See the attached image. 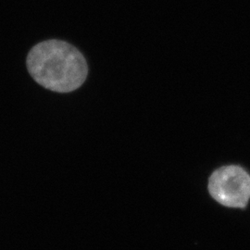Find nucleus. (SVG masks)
<instances>
[{"label":"nucleus","instance_id":"obj_1","mask_svg":"<svg viewBox=\"0 0 250 250\" xmlns=\"http://www.w3.org/2000/svg\"><path fill=\"white\" fill-rule=\"evenodd\" d=\"M26 65L37 83L58 93L78 89L88 74L83 54L71 44L56 39L35 45L27 56Z\"/></svg>","mask_w":250,"mask_h":250},{"label":"nucleus","instance_id":"obj_2","mask_svg":"<svg viewBox=\"0 0 250 250\" xmlns=\"http://www.w3.org/2000/svg\"><path fill=\"white\" fill-rule=\"evenodd\" d=\"M208 192L216 202L230 208H245L250 200V175L237 165L219 168L208 180Z\"/></svg>","mask_w":250,"mask_h":250}]
</instances>
